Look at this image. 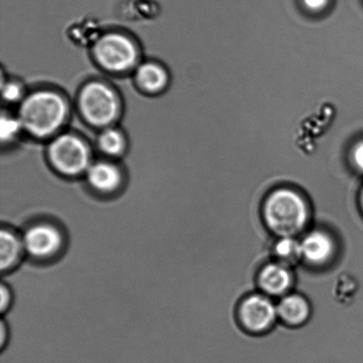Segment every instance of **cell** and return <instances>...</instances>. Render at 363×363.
I'll return each instance as SVG.
<instances>
[{
	"label": "cell",
	"mask_w": 363,
	"mask_h": 363,
	"mask_svg": "<svg viewBox=\"0 0 363 363\" xmlns=\"http://www.w3.org/2000/svg\"><path fill=\"white\" fill-rule=\"evenodd\" d=\"M259 284L265 293L279 295L289 289L291 276L289 270L283 264L267 265L259 277Z\"/></svg>",
	"instance_id": "8fae6325"
},
{
	"label": "cell",
	"mask_w": 363,
	"mask_h": 363,
	"mask_svg": "<svg viewBox=\"0 0 363 363\" xmlns=\"http://www.w3.org/2000/svg\"><path fill=\"white\" fill-rule=\"evenodd\" d=\"M23 130V126L19 118L10 116H2L1 124H0V135L3 142H9L19 134Z\"/></svg>",
	"instance_id": "2e32d148"
},
{
	"label": "cell",
	"mask_w": 363,
	"mask_h": 363,
	"mask_svg": "<svg viewBox=\"0 0 363 363\" xmlns=\"http://www.w3.org/2000/svg\"><path fill=\"white\" fill-rule=\"evenodd\" d=\"M332 0H301L306 9L312 13H321L330 6Z\"/></svg>",
	"instance_id": "ac0fdd59"
},
{
	"label": "cell",
	"mask_w": 363,
	"mask_h": 363,
	"mask_svg": "<svg viewBox=\"0 0 363 363\" xmlns=\"http://www.w3.org/2000/svg\"><path fill=\"white\" fill-rule=\"evenodd\" d=\"M263 215L267 225L274 233L281 238L294 237L307 224L308 208L296 191L279 189L266 199Z\"/></svg>",
	"instance_id": "7a4b0ae2"
},
{
	"label": "cell",
	"mask_w": 363,
	"mask_h": 363,
	"mask_svg": "<svg viewBox=\"0 0 363 363\" xmlns=\"http://www.w3.org/2000/svg\"><path fill=\"white\" fill-rule=\"evenodd\" d=\"M136 82L148 94H158L164 90L169 77L161 65L154 62L141 64L136 70Z\"/></svg>",
	"instance_id": "7c38bea8"
},
{
	"label": "cell",
	"mask_w": 363,
	"mask_h": 363,
	"mask_svg": "<svg viewBox=\"0 0 363 363\" xmlns=\"http://www.w3.org/2000/svg\"><path fill=\"white\" fill-rule=\"evenodd\" d=\"M276 255L282 264H294L302 257L301 243L294 237H283L276 245Z\"/></svg>",
	"instance_id": "9a60e30c"
},
{
	"label": "cell",
	"mask_w": 363,
	"mask_h": 363,
	"mask_svg": "<svg viewBox=\"0 0 363 363\" xmlns=\"http://www.w3.org/2000/svg\"><path fill=\"white\" fill-rule=\"evenodd\" d=\"M352 159H353L354 166L363 172V140L354 145L353 151H352Z\"/></svg>",
	"instance_id": "ffe728a7"
},
{
	"label": "cell",
	"mask_w": 363,
	"mask_h": 363,
	"mask_svg": "<svg viewBox=\"0 0 363 363\" xmlns=\"http://www.w3.org/2000/svg\"><path fill=\"white\" fill-rule=\"evenodd\" d=\"M277 315V307L269 298L262 295L249 297L242 303L240 318L252 332H262L272 326Z\"/></svg>",
	"instance_id": "52a82bcc"
},
{
	"label": "cell",
	"mask_w": 363,
	"mask_h": 363,
	"mask_svg": "<svg viewBox=\"0 0 363 363\" xmlns=\"http://www.w3.org/2000/svg\"><path fill=\"white\" fill-rule=\"evenodd\" d=\"M302 257L313 264H323L328 262L334 252L333 238L321 230H315L301 242Z\"/></svg>",
	"instance_id": "30bf717a"
},
{
	"label": "cell",
	"mask_w": 363,
	"mask_h": 363,
	"mask_svg": "<svg viewBox=\"0 0 363 363\" xmlns=\"http://www.w3.org/2000/svg\"><path fill=\"white\" fill-rule=\"evenodd\" d=\"M277 315L289 325H297L304 323L309 315V306L303 297L289 295L284 297L277 307Z\"/></svg>",
	"instance_id": "4fadbf2b"
},
{
	"label": "cell",
	"mask_w": 363,
	"mask_h": 363,
	"mask_svg": "<svg viewBox=\"0 0 363 363\" xmlns=\"http://www.w3.org/2000/svg\"><path fill=\"white\" fill-rule=\"evenodd\" d=\"M25 252L23 235L12 228L2 227L0 231V269L9 272L19 264Z\"/></svg>",
	"instance_id": "9c48e42d"
},
{
	"label": "cell",
	"mask_w": 363,
	"mask_h": 363,
	"mask_svg": "<svg viewBox=\"0 0 363 363\" xmlns=\"http://www.w3.org/2000/svg\"><path fill=\"white\" fill-rule=\"evenodd\" d=\"M7 339H9V333L5 323L3 321L0 323V347L4 350L6 347Z\"/></svg>",
	"instance_id": "44dd1931"
},
{
	"label": "cell",
	"mask_w": 363,
	"mask_h": 363,
	"mask_svg": "<svg viewBox=\"0 0 363 363\" xmlns=\"http://www.w3.org/2000/svg\"><path fill=\"white\" fill-rule=\"evenodd\" d=\"M23 94V89L20 84L10 82L6 85H3L2 95L4 101L9 103H13L19 101Z\"/></svg>",
	"instance_id": "e0dca14e"
},
{
	"label": "cell",
	"mask_w": 363,
	"mask_h": 363,
	"mask_svg": "<svg viewBox=\"0 0 363 363\" xmlns=\"http://www.w3.org/2000/svg\"><path fill=\"white\" fill-rule=\"evenodd\" d=\"M98 145L105 155L116 157L123 152L124 147H125V140L120 131L108 128L99 135Z\"/></svg>",
	"instance_id": "5bb4252c"
},
{
	"label": "cell",
	"mask_w": 363,
	"mask_h": 363,
	"mask_svg": "<svg viewBox=\"0 0 363 363\" xmlns=\"http://www.w3.org/2000/svg\"><path fill=\"white\" fill-rule=\"evenodd\" d=\"M69 108L58 92L41 90L32 92L21 102L19 118L23 130L35 138L55 134L67 119Z\"/></svg>",
	"instance_id": "6da1fadb"
},
{
	"label": "cell",
	"mask_w": 363,
	"mask_h": 363,
	"mask_svg": "<svg viewBox=\"0 0 363 363\" xmlns=\"http://www.w3.org/2000/svg\"><path fill=\"white\" fill-rule=\"evenodd\" d=\"M361 203H362V209H363V189H362V194H361Z\"/></svg>",
	"instance_id": "7402d4cb"
},
{
	"label": "cell",
	"mask_w": 363,
	"mask_h": 363,
	"mask_svg": "<svg viewBox=\"0 0 363 363\" xmlns=\"http://www.w3.org/2000/svg\"><path fill=\"white\" fill-rule=\"evenodd\" d=\"M48 156L57 172L67 177L85 175L91 164L87 144L73 134L56 137L49 145Z\"/></svg>",
	"instance_id": "277c9868"
},
{
	"label": "cell",
	"mask_w": 363,
	"mask_h": 363,
	"mask_svg": "<svg viewBox=\"0 0 363 363\" xmlns=\"http://www.w3.org/2000/svg\"><path fill=\"white\" fill-rule=\"evenodd\" d=\"M94 55L103 69L123 73L136 66L140 53L136 44L127 35L108 33L95 43Z\"/></svg>",
	"instance_id": "5b68a950"
},
{
	"label": "cell",
	"mask_w": 363,
	"mask_h": 363,
	"mask_svg": "<svg viewBox=\"0 0 363 363\" xmlns=\"http://www.w3.org/2000/svg\"><path fill=\"white\" fill-rule=\"evenodd\" d=\"M82 115L91 125L106 127L115 122L120 113V101L111 87L101 82H91L79 94Z\"/></svg>",
	"instance_id": "3957f363"
},
{
	"label": "cell",
	"mask_w": 363,
	"mask_h": 363,
	"mask_svg": "<svg viewBox=\"0 0 363 363\" xmlns=\"http://www.w3.org/2000/svg\"><path fill=\"white\" fill-rule=\"evenodd\" d=\"M85 177L92 190L101 195L116 194L123 183L121 169L108 162L91 163L85 173Z\"/></svg>",
	"instance_id": "ba28073f"
},
{
	"label": "cell",
	"mask_w": 363,
	"mask_h": 363,
	"mask_svg": "<svg viewBox=\"0 0 363 363\" xmlns=\"http://www.w3.org/2000/svg\"><path fill=\"white\" fill-rule=\"evenodd\" d=\"M0 297H1L0 309H1L2 314H4V313L9 311L13 301L12 291L5 284H1V286H0Z\"/></svg>",
	"instance_id": "d6986e66"
},
{
	"label": "cell",
	"mask_w": 363,
	"mask_h": 363,
	"mask_svg": "<svg viewBox=\"0 0 363 363\" xmlns=\"http://www.w3.org/2000/svg\"><path fill=\"white\" fill-rule=\"evenodd\" d=\"M23 240L26 255L40 262L56 258L65 245L62 230L48 220L31 224L24 231Z\"/></svg>",
	"instance_id": "8992f818"
}]
</instances>
